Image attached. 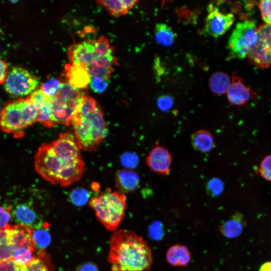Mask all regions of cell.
<instances>
[{
	"mask_svg": "<svg viewBox=\"0 0 271 271\" xmlns=\"http://www.w3.org/2000/svg\"><path fill=\"white\" fill-rule=\"evenodd\" d=\"M270 262H266L260 266L259 271H270Z\"/></svg>",
	"mask_w": 271,
	"mask_h": 271,
	"instance_id": "cell-45",
	"label": "cell"
},
{
	"mask_svg": "<svg viewBox=\"0 0 271 271\" xmlns=\"http://www.w3.org/2000/svg\"><path fill=\"white\" fill-rule=\"evenodd\" d=\"M172 156L167 149L157 145L149 153L146 163L154 172L168 176L171 171Z\"/></svg>",
	"mask_w": 271,
	"mask_h": 271,
	"instance_id": "cell-12",
	"label": "cell"
},
{
	"mask_svg": "<svg viewBox=\"0 0 271 271\" xmlns=\"http://www.w3.org/2000/svg\"><path fill=\"white\" fill-rule=\"evenodd\" d=\"M262 19L265 24L270 25V1L261 0L258 4Z\"/></svg>",
	"mask_w": 271,
	"mask_h": 271,
	"instance_id": "cell-37",
	"label": "cell"
},
{
	"mask_svg": "<svg viewBox=\"0 0 271 271\" xmlns=\"http://www.w3.org/2000/svg\"><path fill=\"white\" fill-rule=\"evenodd\" d=\"M271 156H266L261 161L258 169L260 176L265 180L270 181L271 179Z\"/></svg>",
	"mask_w": 271,
	"mask_h": 271,
	"instance_id": "cell-35",
	"label": "cell"
},
{
	"mask_svg": "<svg viewBox=\"0 0 271 271\" xmlns=\"http://www.w3.org/2000/svg\"><path fill=\"white\" fill-rule=\"evenodd\" d=\"M74 136L63 132L54 141L42 144L35 157L38 173L54 185L68 186L78 181L84 163Z\"/></svg>",
	"mask_w": 271,
	"mask_h": 271,
	"instance_id": "cell-1",
	"label": "cell"
},
{
	"mask_svg": "<svg viewBox=\"0 0 271 271\" xmlns=\"http://www.w3.org/2000/svg\"><path fill=\"white\" fill-rule=\"evenodd\" d=\"M2 101H1V100L0 99V113H1V110L2 109Z\"/></svg>",
	"mask_w": 271,
	"mask_h": 271,
	"instance_id": "cell-46",
	"label": "cell"
},
{
	"mask_svg": "<svg viewBox=\"0 0 271 271\" xmlns=\"http://www.w3.org/2000/svg\"><path fill=\"white\" fill-rule=\"evenodd\" d=\"M121 162L122 165L126 168H133L138 164V156L133 153H125L121 157Z\"/></svg>",
	"mask_w": 271,
	"mask_h": 271,
	"instance_id": "cell-38",
	"label": "cell"
},
{
	"mask_svg": "<svg viewBox=\"0 0 271 271\" xmlns=\"http://www.w3.org/2000/svg\"><path fill=\"white\" fill-rule=\"evenodd\" d=\"M140 179L138 175L130 170H121L116 177V184L120 192L128 193L135 190L138 187Z\"/></svg>",
	"mask_w": 271,
	"mask_h": 271,
	"instance_id": "cell-21",
	"label": "cell"
},
{
	"mask_svg": "<svg viewBox=\"0 0 271 271\" xmlns=\"http://www.w3.org/2000/svg\"><path fill=\"white\" fill-rule=\"evenodd\" d=\"M89 205L106 229L116 231L124 217L126 197L120 191L108 190L91 198Z\"/></svg>",
	"mask_w": 271,
	"mask_h": 271,
	"instance_id": "cell-5",
	"label": "cell"
},
{
	"mask_svg": "<svg viewBox=\"0 0 271 271\" xmlns=\"http://www.w3.org/2000/svg\"><path fill=\"white\" fill-rule=\"evenodd\" d=\"M8 64L5 61L0 59V84L4 83L8 74Z\"/></svg>",
	"mask_w": 271,
	"mask_h": 271,
	"instance_id": "cell-43",
	"label": "cell"
},
{
	"mask_svg": "<svg viewBox=\"0 0 271 271\" xmlns=\"http://www.w3.org/2000/svg\"><path fill=\"white\" fill-rule=\"evenodd\" d=\"M0 271H54V267L49 255L43 250H38L27 265H18L11 259L1 261Z\"/></svg>",
	"mask_w": 271,
	"mask_h": 271,
	"instance_id": "cell-11",
	"label": "cell"
},
{
	"mask_svg": "<svg viewBox=\"0 0 271 271\" xmlns=\"http://www.w3.org/2000/svg\"><path fill=\"white\" fill-rule=\"evenodd\" d=\"M150 237L155 241L161 240L164 236V228L162 223L159 221L153 222L149 227Z\"/></svg>",
	"mask_w": 271,
	"mask_h": 271,
	"instance_id": "cell-34",
	"label": "cell"
},
{
	"mask_svg": "<svg viewBox=\"0 0 271 271\" xmlns=\"http://www.w3.org/2000/svg\"><path fill=\"white\" fill-rule=\"evenodd\" d=\"M246 222L242 214L235 212L231 217L219 226V231L226 237L232 238L239 236L242 232Z\"/></svg>",
	"mask_w": 271,
	"mask_h": 271,
	"instance_id": "cell-18",
	"label": "cell"
},
{
	"mask_svg": "<svg viewBox=\"0 0 271 271\" xmlns=\"http://www.w3.org/2000/svg\"><path fill=\"white\" fill-rule=\"evenodd\" d=\"M49 225L45 223L41 228L33 229L32 240L36 249L39 250H44L50 244L51 237L47 230Z\"/></svg>",
	"mask_w": 271,
	"mask_h": 271,
	"instance_id": "cell-24",
	"label": "cell"
},
{
	"mask_svg": "<svg viewBox=\"0 0 271 271\" xmlns=\"http://www.w3.org/2000/svg\"><path fill=\"white\" fill-rule=\"evenodd\" d=\"M97 106V102L93 98L86 95L76 113L85 114L95 110Z\"/></svg>",
	"mask_w": 271,
	"mask_h": 271,
	"instance_id": "cell-32",
	"label": "cell"
},
{
	"mask_svg": "<svg viewBox=\"0 0 271 271\" xmlns=\"http://www.w3.org/2000/svg\"><path fill=\"white\" fill-rule=\"evenodd\" d=\"M70 124L78 146L84 151H95L108 133V125L99 106L85 114L75 113Z\"/></svg>",
	"mask_w": 271,
	"mask_h": 271,
	"instance_id": "cell-3",
	"label": "cell"
},
{
	"mask_svg": "<svg viewBox=\"0 0 271 271\" xmlns=\"http://www.w3.org/2000/svg\"><path fill=\"white\" fill-rule=\"evenodd\" d=\"M91 64L104 68H112V65H117L118 63L113 55L110 54L98 56Z\"/></svg>",
	"mask_w": 271,
	"mask_h": 271,
	"instance_id": "cell-31",
	"label": "cell"
},
{
	"mask_svg": "<svg viewBox=\"0 0 271 271\" xmlns=\"http://www.w3.org/2000/svg\"><path fill=\"white\" fill-rule=\"evenodd\" d=\"M89 197L88 191L82 188H78L73 190L69 196L71 202L76 206L85 205L88 201Z\"/></svg>",
	"mask_w": 271,
	"mask_h": 271,
	"instance_id": "cell-29",
	"label": "cell"
},
{
	"mask_svg": "<svg viewBox=\"0 0 271 271\" xmlns=\"http://www.w3.org/2000/svg\"><path fill=\"white\" fill-rule=\"evenodd\" d=\"M64 75L67 82L78 89H86L90 80L85 65L82 64H66Z\"/></svg>",
	"mask_w": 271,
	"mask_h": 271,
	"instance_id": "cell-17",
	"label": "cell"
},
{
	"mask_svg": "<svg viewBox=\"0 0 271 271\" xmlns=\"http://www.w3.org/2000/svg\"><path fill=\"white\" fill-rule=\"evenodd\" d=\"M206 189L207 192L210 195L213 196H218L223 191V182L218 179H212L208 182Z\"/></svg>",
	"mask_w": 271,
	"mask_h": 271,
	"instance_id": "cell-36",
	"label": "cell"
},
{
	"mask_svg": "<svg viewBox=\"0 0 271 271\" xmlns=\"http://www.w3.org/2000/svg\"><path fill=\"white\" fill-rule=\"evenodd\" d=\"M166 259L173 266H186L191 259V255L186 246L177 244L168 249Z\"/></svg>",
	"mask_w": 271,
	"mask_h": 271,
	"instance_id": "cell-20",
	"label": "cell"
},
{
	"mask_svg": "<svg viewBox=\"0 0 271 271\" xmlns=\"http://www.w3.org/2000/svg\"><path fill=\"white\" fill-rule=\"evenodd\" d=\"M11 218V207L6 208L0 206V229H3L7 226Z\"/></svg>",
	"mask_w": 271,
	"mask_h": 271,
	"instance_id": "cell-40",
	"label": "cell"
},
{
	"mask_svg": "<svg viewBox=\"0 0 271 271\" xmlns=\"http://www.w3.org/2000/svg\"><path fill=\"white\" fill-rule=\"evenodd\" d=\"M191 143L195 150L202 153L211 151L216 145L211 133L203 129H199L192 134Z\"/></svg>",
	"mask_w": 271,
	"mask_h": 271,
	"instance_id": "cell-19",
	"label": "cell"
},
{
	"mask_svg": "<svg viewBox=\"0 0 271 271\" xmlns=\"http://www.w3.org/2000/svg\"><path fill=\"white\" fill-rule=\"evenodd\" d=\"M90 78L99 77L103 79L110 80L112 68H104L92 64L85 65Z\"/></svg>",
	"mask_w": 271,
	"mask_h": 271,
	"instance_id": "cell-28",
	"label": "cell"
},
{
	"mask_svg": "<svg viewBox=\"0 0 271 271\" xmlns=\"http://www.w3.org/2000/svg\"><path fill=\"white\" fill-rule=\"evenodd\" d=\"M97 4L105 8L110 15L113 17H119L125 15L128 11L122 5L121 1L106 0L97 1Z\"/></svg>",
	"mask_w": 271,
	"mask_h": 271,
	"instance_id": "cell-26",
	"label": "cell"
},
{
	"mask_svg": "<svg viewBox=\"0 0 271 271\" xmlns=\"http://www.w3.org/2000/svg\"><path fill=\"white\" fill-rule=\"evenodd\" d=\"M94 52L98 56L113 55L114 48L110 45L108 39L100 36L97 40H94Z\"/></svg>",
	"mask_w": 271,
	"mask_h": 271,
	"instance_id": "cell-27",
	"label": "cell"
},
{
	"mask_svg": "<svg viewBox=\"0 0 271 271\" xmlns=\"http://www.w3.org/2000/svg\"><path fill=\"white\" fill-rule=\"evenodd\" d=\"M230 84L229 76L223 72H216L210 77L209 85L211 92L215 95L225 93Z\"/></svg>",
	"mask_w": 271,
	"mask_h": 271,
	"instance_id": "cell-23",
	"label": "cell"
},
{
	"mask_svg": "<svg viewBox=\"0 0 271 271\" xmlns=\"http://www.w3.org/2000/svg\"><path fill=\"white\" fill-rule=\"evenodd\" d=\"M6 92L12 96H25L32 93L38 86V79L28 70L15 67L8 72L5 81Z\"/></svg>",
	"mask_w": 271,
	"mask_h": 271,
	"instance_id": "cell-9",
	"label": "cell"
},
{
	"mask_svg": "<svg viewBox=\"0 0 271 271\" xmlns=\"http://www.w3.org/2000/svg\"><path fill=\"white\" fill-rule=\"evenodd\" d=\"M70 64H91L98 55L94 52V40H88L70 45L67 50Z\"/></svg>",
	"mask_w": 271,
	"mask_h": 271,
	"instance_id": "cell-13",
	"label": "cell"
},
{
	"mask_svg": "<svg viewBox=\"0 0 271 271\" xmlns=\"http://www.w3.org/2000/svg\"><path fill=\"white\" fill-rule=\"evenodd\" d=\"M51 99L49 98L43 103L38 105V115L36 121L41 122L47 127H53L54 124L51 119Z\"/></svg>",
	"mask_w": 271,
	"mask_h": 271,
	"instance_id": "cell-25",
	"label": "cell"
},
{
	"mask_svg": "<svg viewBox=\"0 0 271 271\" xmlns=\"http://www.w3.org/2000/svg\"><path fill=\"white\" fill-rule=\"evenodd\" d=\"M11 211L12 217L18 224L36 229L41 228L45 223L30 204H18Z\"/></svg>",
	"mask_w": 271,
	"mask_h": 271,
	"instance_id": "cell-14",
	"label": "cell"
},
{
	"mask_svg": "<svg viewBox=\"0 0 271 271\" xmlns=\"http://www.w3.org/2000/svg\"><path fill=\"white\" fill-rule=\"evenodd\" d=\"M121 2L125 8L128 11L132 9L139 1L137 0H121Z\"/></svg>",
	"mask_w": 271,
	"mask_h": 271,
	"instance_id": "cell-44",
	"label": "cell"
},
{
	"mask_svg": "<svg viewBox=\"0 0 271 271\" xmlns=\"http://www.w3.org/2000/svg\"><path fill=\"white\" fill-rule=\"evenodd\" d=\"M226 93L229 101L236 105L245 104L256 96L255 93L243 83L240 77L234 74Z\"/></svg>",
	"mask_w": 271,
	"mask_h": 271,
	"instance_id": "cell-15",
	"label": "cell"
},
{
	"mask_svg": "<svg viewBox=\"0 0 271 271\" xmlns=\"http://www.w3.org/2000/svg\"><path fill=\"white\" fill-rule=\"evenodd\" d=\"M38 115L37 107L28 99L20 98L8 103L0 113V129L16 138L24 137L26 128Z\"/></svg>",
	"mask_w": 271,
	"mask_h": 271,
	"instance_id": "cell-4",
	"label": "cell"
},
{
	"mask_svg": "<svg viewBox=\"0 0 271 271\" xmlns=\"http://www.w3.org/2000/svg\"><path fill=\"white\" fill-rule=\"evenodd\" d=\"M270 48V41L258 38L256 44L250 48L247 55L250 63L258 68H269Z\"/></svg>",
	"mask_w": 271,
	"mask_h": 271,
	"instance_id": "cell-16",
	"label": "cell"
},
{
	"mask_svg": "<svg viewBox=\"0 0 271 271\" xmlns=\"http://www.w3.org/2000/svg\"><path fill=\"white\" fill-rule=\"evenodd\" d=\"M110 80L103 79L99 77L90 78L89 84L91 89L97 93H102L107 88Z\"/></svg>",
	"mask_w": 271,
	"mask_h": 271,
	"instance_id": "cell-33",
	"label": "cell"
},
{
	"mask_svg": "<svg viewBox=\"0 0 271 271\" xmlns=\"http://www.w3.org/2000/svg\"><path fill=\"white\" fill-rule=\"evenodd\" d=\"M75 271H99L98 266L92 262H85L80 264Z\"/></svg>",
	"mask_w": 271,
	"mask_h": 271,
	"instance_id": "cell-42",
	"label": "cell"
},
{
	"mask_svg": "<svg viewBox=\"0 0 271 271\" xmlns=\"http://www.w3.org/2000/svg\"><path fill=\"white\" fill-rule=\"evenodd\" d=\"M177 37V34L167 24L158 23L156 25L155 38L159 44L170 47L174 44Z\"/></svg>",
	"mask_w": 271,
	"mask_h": 271,
	"instance_id": "cell-22",
	"label": "cell"
},
{
	"mask_svg": "<svg viewBox=\"0 0 271 271\" xmlns=\"http://www.w3.org/2000/svg\"><path fill=\"white\" fill-rule=\"evenodd\" d=\"M258 38L270 41V25L263 24L260 25L256 29Z\"/></svg>",
	"mask_w": 271,
	"mask_h": 271,
	"instance_id": "cell-41",
	"label": "cell"
},
{
	"mask_svg": "<svg viewBox=\"0 0 271 271\" xmlns=\"http://www.w3.org/2000/svg\"><path fill=\"white\" fill-rule=\"evenodd\" d=\"M209 13L205 25L206 32L209 35L217 38L225 34L230 28L235 20L232 13H222L218 9L208 7Z\"/></svg>",
	"mask_w": 271,
	"mask_h": 271,
	"instance_id": "cell-10",
	"label": "cell"
},
{
	"mask_svg": "<svg viewBox=\"0 0 271 271\" xmlns=\"http://www.w3.org/2000/svg\"><path fill=\"white\" fill-rule=\"evenodd\" d=\"M107 260L112 271H147L153 262L152 252L141 236L122 229L110 237Z\"/></svg>",
	"mask_w": 271,
	"mask_h": 271,
	"instance_id": "cell-2",
	"label": "cell"
},
{
	"mask_svg": "<svg viewBox=\"0 0 271 271\" xmlns=\"http://www.w3.org/2000/svg\"><path fill=\"white\" fill-rule=\"evenodd\" d=\"M254 21L246 20L238 23L228 42L231 54L238 59L247 56L250 48L257 42L258 37Z\"/></svg>",
	"mask_w": 271,
	"mask_h": 271,
	"instance_id": "cell-8",
	"label": "cell"
},
{
	"mask_svg": "<svg viewBox=\"0 0 271 271\" xmlns=\"http://www.w3.org/2000/svg\"><path fill=\"white\" fill-rule=\"evenodd\" d=\"M32 233L30 227L18 224L0 229V262L11 259L18 248L34 249Z\"/></svg>",
	"mask_w": 271,
	"mask_h": 271,
	"instance_id": "cell-7",
	"label": "cell"
},
{
	"mask_svg": "<svg viewBox=\"0 0 271 271\" xmlns=\"http://www.w3.org/2000/svg\"><path fill=\"white\" fill-rule=\"evenodd\" d=\"M84 89L74 88L62 81L57 94L51 99V119L54 125L70 124L71 120L86 95Z\"/></svg>",
	"mask_w": 271,
	"mask_h": 271,
	"instance_id": "cell-6",
	"label": "cell"
},
{
	"mask_svg": "<svg viewBox=\"0 0 271 271\" xmlns=\"http://www.w3.org/2000/svg\"><path fill=\"white\" fill-rule=\"evenodd\" d=\"M157 104L160 110L167 111L172 107L174 104V99L169 95H163L158 97Z\"/></svg>",
	"mask_w": 271,
	"mask_h": 271,
	"instance_id": "cell-39",
	"label": "cell"
},
{
	"mask_svg": "<svg viewBox=\"0 0 271 271\" xmlns=\"http://www.w3.org/2000/svg\"><path fill=\"white\" fill-rule=\"evenodd\" d=\"M62 81L52 78L42 84L40 88L47 96L53 97L58 92Z\"/></svg>",
	"mask_w": 271,
	"mask_h": 271,
	"instance_id": "cell-30",
	"label": "cell"
}]
</instances>
